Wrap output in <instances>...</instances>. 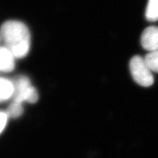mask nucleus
<instances>
[{
	"mask_svg": "<svg viewBox=\"0 0 158 158\" xmlns=\"http://www.w3.org/2000/svg\"><path fill=\"white\" fill-rule=\"evenodd\" d=\"M0 36L15 58L25 57L31 46V36L26 24L17 20H9L1 27Z\"/></svg>",
	"mask_w": 158,
	"mask_h": 158,
	"instance_id": "nucleus-1",
	"label": "nucleus"
},
{
	"mask_svg": "<svg viewBox=\"0 0 158 158\" xmlns=\"http://www.w3.org/2000/svg\"><path fill=\"white\" fill-rule=\"evenodd\" d=\"M129 67L132 77L138 85L143 87H149L154 84L152 71L146 65L144 58L138 56L133 57Z\"/></svg>",
	"mask_w": 158,
	"mask_h": 158,
	"instance_id": "nucleus-2",
	"label": "nucleus"
},
{
	"mask_svg": "<svg viewBox=\"0 0 158 158\" xmlns=\"http://www.w3.org/2000/svg\"><path fill=\"white\" fill-rule=\"evenodd\" d=\"M15 102L22 103L27 102L34 103L38 100V93L32 86L29 78L25 76H20L14 82Z\"/></svg>",
	"mask_w": 158,
	"mask_h": 158,
	"instance_id": "nucleus-3",
	"label": "nucleus"
},
{
	"mask_svg": "<svg viewBox=\"0 0 158 158\" xmlns=\"http://www.w3.org/2000/svg\"><path fill=\"white\" fill-rule=\"evenodd\" d=\"M141 44L150 52L158 50V27L153 26L146 28L142 34Z\"/></svg>",
	"mask_w": 158,
	"mask_h": 158,
	"instance_id": "nucleus-4",
	"label": "nucleus"
},
{
	"mask_svg": "<svg viewBox=\"0 0 158 158\" xmlns=\"http://www.w3.org/2000/svg\"><path fill=\"white\" fill-rule=\"evenodd\" d=\"M15 65V57L7 47H0V71L11 72Z\"/></svg>",
	"mask_w": 158,
	"mask_h": 158,
	"instance_id": "nucleus-5",
	"label": "nucleus"
},
{
	"mask_svg": "<svg viewBox=\"0 0 158 158\" xmlns=\"http://www.w3.org/2000/svg\"><path fill=\"white\" fill-rule=\"evenodd\" d=\"M14 92V83L7 78H0V102L8 100Z\"/></svg>",
	"mask_w": 158,
	"mask_h": 158,
	"instance_id": "nucleus-6",
	"label": "nucleus"
},
{
	"mask_svg": "<svg viewBox=\"0 0 158 158\" xmlns=\"http://www.w3.org/2000/svg\"><path fill=\"white\" fill-rule=\"evenodd\" d=\"M146 17L150 21L158 20V0H149L146 10Z\"/></svg>",
	"mask_w": 158,
	"mask_h": 158,
	"instance_id": "nucleus-7",
	"label": "nucleus"
},
{
	"mask_svg": "<svg viewBox=\"0 0 158 158\" xmlns=\"http://www.w3.org/2000/svg\"><path fill=\"white\" fill-rule=\"evenodd\" d=\"M144 59L150 70L158 73V50L148 53Z\"/></svg>",
	"mask_w": 158,
	"mask_h": 158,
	"instance_id": "nucleus-8",
	"label": "nucleus"
},
{
	"mask_svg": "<svg viewBox=\"0 0 158 158\" xmlns=\"http://www.w3.org/2000/svg\"><path fill=\"white\" fill-rule=\"evenodd\" d=\"M23 112V109L21 103L13 102L9 107L7 114L11 117H17L21 116Z\"/></svg>",
	"mask_w": 158,
	"mask_h": 158,
	"instance_id": "nucleus-9",
	"label": "nucleus"
},
{
	"mask_svg": "<svg viewBox=\"0 0 158 158\" xmlns=\"http://www.w3.org/2000/svg\"><path fill=\"white\" fill-rule=\"evenodd\" d=\"M8 115L6 113L0 112V133H1L6 126Z\"/></svg>",
	"mask_w": 158,
	"mask_h": 158,
	"instance_id": "nucleus-10",
	"label": "nucleus"
}]
</instances>
